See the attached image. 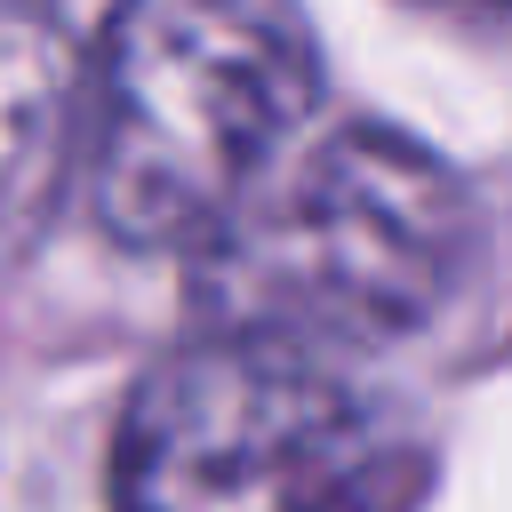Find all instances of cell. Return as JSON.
Listing matches in <instances>:
<instances>
[{
    "label": "cell",
    "instance_id": "obj_3",
    "mask_svg": "<svg viewBox=\"0 0 512 512\" xmlns=\"http://www.w3.org/2000/svg\"><path fill=\"white\" fill-rule=\"evenodd\" d=\"M424 456L328 360L192 336L120 432L112 512H408Z\"/></svg>",
    "mask_w": 512,
    "mask_h": 512
},
{
    "label": "cell",
    "instance_id": "obj_2",
    "mask_svg": "<svg viewBox=\"0 0 512 512\" xmlns=\"http://www.w3.org/2000/svg\"><path fill=\"white\" fill-rule=\"evenodd\" d=\"M312 104L320 48L296 0H120L80 96L96 224L152 256L200 248Z\"/></svg>",
    "mask_w": 512,
    "mask_h": 512
},
{
    "label": "cell",
    "instance_id": "obj_4",
    "mask_svg": "<svg viewBox=\"0 0 512 512\" xmlns=\"http://www.w3.org/2000/svg\"><path fill=\"white\" fill-rule=\"evenodd\" d=\"M88 56L56 0H0V264L24 256L80 160Z\"/></svg>",
    "mask_w": 512,
    "mask_h": 512
},
{
    "label": "cell",
    "instance_id": "obj_1",
    "mask_svg": "<svg viewBox=\"0 0 512 512\" xmlns=\"http://www.w3.org/2000/svg\"><path fill=\"white\" fill-rule=\"evenodd\" d=\"M464 176L400 128L344 120L296 136L232 216L184 248L200 336L280 352H384L440 320L472 264Z\"/></svg>",
    "mask_w": 512,
    "mask_h": 512
}]
</instances>
